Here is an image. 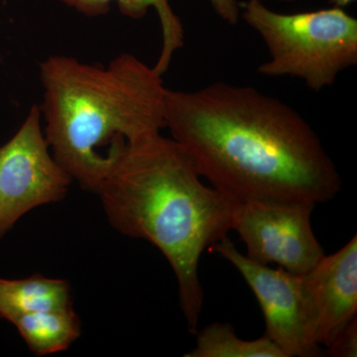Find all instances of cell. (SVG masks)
I'll list each match as a JSON object with an SVG mask.
<instances>
[{
    "instance_id": "1",
    "label": "cell",
    "mask_w": 357,
    "mask_h": 357,
    "mask_svg": "<svg viewBox=\"0 0 357 357\" xmlns=\"http://www.w3.org/2000/svg\"><path fill=\"white\" fill-rule=\"evenodd\" d=\"M165 124L202 177L238 202L335 199L342 177L321 138L292 107L248 86L167 89Z\"/></svg>"
},
{
    "instance_id": "2",
    "label": "cell",
    "mask_w": 357,
    "mask_h": 357,
    "mask_svg": "<svg viewBox=\"0 0 357 357\" xmlns=\"http://www.w3.org/2000/svg\"><path fill=\"white\" fill-rule=\"evenodd\" d=\"M202 178L184 148L160 133L134 145L96 192L115 230L165 256L192 333L204 307L199 260L232 230L239 203Z\"/></svg>"
},
{
    "instance_id": "3",
    "label": "cell",
    "mask_w": 357,
    "mask_h": 357,
    "mask_svg": "<svg viewBox=\"0 0 357 357\" xmlns=\"http://www.w3.org/2000/svg\"><path fill=\"white\" fill-rule=\"evenodd\" d=\"M39 68L45 137L86 191L96 194L134 145L166 128L163 76L132 54L107 65L53 55Z\"/></svg>"
},
{
    "instance_id": "4",
    "label": "cell",
    "mask_w": 357,
    "mask_h": 357,
    "mask_svg": "<svg viewBox=\"0 0 357 357\" xmlns=\"http://www.w3.org/2000/svg\"><path fill=\"white\" fill-rule=\"evenodd\" d=\"M241 16L269 53L257 69L262 76L296 77L318 93L357 66V20L344 8L285 14L262 0H248Z\"/></svg>"
},
{
    "instance_id": "5",
    "label": "cell",
    "mask_w": 357,
    "mask_h": 357,
    "mask_svg": "<svg viewBox=\"0 0 357 357\" xmlns=\"http://www.w3.org/2000/svg\"><path fill=\"white\" fill-rule=\"evenodd\" d=\"M238 270L255 294L265 321V337L287 357H316V314L306 274H295L249 259L229 236L210 248Z\"/></svg>"
},
{
    "instance_id": "6",
    "label": "cell",
    "mask_w": 357,
    "mask_h": 357,
    "mask_svg": "<svg viewBox=\"0 0 357 357\" xmlns=\"http://www.w3.org/2000/svg\"><path fill=\"white\" fill-rule=\"evenodd\" d=\"M73 178L56 161L45 137L38 105L0 146V238L23 215L67 196Z\"/></svg>"
},
{
    "instance_id": "7",
    "label": "cell",
    "mask_w": 357,
    "mask_h": 357,
    "mask_svg": "<svg viewBox=\"0 0 357 357\" xmlns=\"http://www.w3.org/2000/svg\"><path fill=\"white\" fill-rule=\"evenodd\" d=\"M314 204L239 202L232 230L248 249L249 259L260 264L276 263L295 274H306L325 251L312 229Z\"/></svg>"
},
{
    "instance_id": "8",
    "label": "cell",
    "mask_w": 357,
    "mask_h": 357,
    "mask_svg": "<svg viewBox=\"0 0 357 357\" xmlns=\"http://www.w3.org/2000/svg\"><path fill=\"white\" fill-rule=\"evenodd\" d=\"M316 314V340L328 349L357 318V236L306 273Z\"/></svg>"
},
{
    "instance_id": "9",
    "label": "cell",
    "mask_w": 357,
    "mask_h": 357,
    "mask_svg": "<svg viewBox=\"0 0 357 357\" xmlns=\"http://www.w3.org/2000/svg\"><path fill=\"white\" fill-rule=\"evenodd\" d=\"M74 8L88 17L105 15L110 10V4L116 3L119 11L131 20H142L151 7L158 14L161 26L162 47L156 64L153 66L159 75L163 76L170 67L174 54L184 46V28L177 14L174 13L170 0H57Z\"/></svg>"
},
{
    "instance_id": "10",
    "label": "cell",
    "mask_w": 357,
    "mask_h": 357,
    "mask_svg": "<svg viewBox=\"0 0 357 357\" xmlns=\"http://www.w3.org/2000/svg\"><path fill=\"white\" fill-rule=\"evenodd\" d=\"M70 306V283L63 279L41 274L25 279L0 278V319L13 323L25 314Z\"/></svg>"
},
{
    "instance_id": "11",
    "label": "cell",
    "mask_w": 357,
    "mask_h": 357,
    "mask_svg": "<svg viewBox=\"0 0 357 357\" xmlns=\"http://www.w3.org/2000/svg\"><path fill=\"white\" fill-rule=\"evenodd\" d=\"M11 324L37 356L67 351L82 333L81 319L73 306L25 314Z\"/></svg>"
},
{
    "instance_id": "12",
    "label": "cell",
    "mask_w": 357,
    "mask_h": 357,
    "mask_svg": "<svg viewBox=\"0 0 357 357\" xmlns=\"http://www.w3.org/2000/svg\"><path fill=\"white\" fill-rule=\"evenodd\" d=\"M196 347L185 357H287L267 337L244 340L229 324L215 321L197 331Z\"/></svg>"
},
{
    "instance_id": "13",
    "label": "cell",
    "mask_w": 357,
    "mask_h": 357,
    "mask_svg": "<svg viewBox=\"0 0 357 357\" xmlns=\"http://www.w3.org/2000/svg\"><path fill=\"white\" fill-rule=\"evenodd\" d=\"M326 351L335 357L357 356V318L352 319Z\"/></svg>"
},
{
    "instance_id": "14",
    "label": "cell",
    "mask_w": 357,
    "mask_h": 357,
    "mask_svg": "<svg viewBox=\"0 0 357 357\" xmlns=\"http://www.w3.org/2000/svg\"><path fill=\"white\" fill-rule=\"evenodd\" d=\"M213 10L220 20L236 26L241 18V6L237 0H210Z\"/></svg>"
},
{
    "instance_id": "15",
    "label": "cell",
    "mask_w": 357,
    "mask_h": 357,
    "mask_svg": "<svg viewBox=\"0 0 357 357\" xmlns=\"http://www.w3.org/2000/svg\"><path fill=\"white\" fill-rule=\"evenodd\" d=\"M275 1L279 2H293L295 0H275ZM356 0H330V3L333 6L340 7V8H344V7L349 6V4L354 3Z\"/></svg>"
}]
</instances>
